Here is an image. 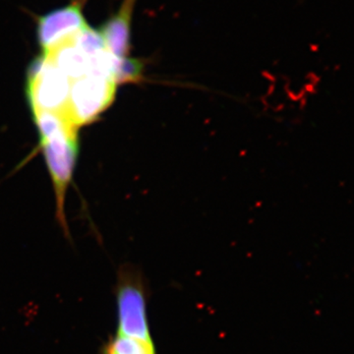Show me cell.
<instances>
[{"instance_id": "cell-1", "label": "cell", "mask_w": 354, "mask_h": 354, "mask_svg": "<svg viewBox=\"0 0 354 354\" xmlns=\"http://www.w3.org/2000/svg\"><path fill=\"white\" fill-rule=\"evenodd\" d=\"M77 131L78 129L68 125L50 135L39 137L44 160L55 185L57 218L65 232H67L64 216L65 193L73 176L79 153Z\"/></svg>"}, {"instance_id": "cell-2", "label": "cell", "mask_w": 354, "mask_h": 354, "mask_svg": "<svg viewBox=\"0 0 354 354\" xmlns=\"http://www.w3.org/2000/svg\"><path fill=\"white\" fill-rule=\"evenodd\" d=\"M145 283L140 272L134 268H122L116 286L118 335L152 339Z\"/></svg>"}, {"instance_id": "cell-3", "label": "cell", "mask_w": 354, "mask_h": 354, "mask_svg": "<svg viewBox=\"0 0 354 354\" xmlns=\"http://www.w3.org/2000/svg\"><path fill=\"white\" fill-rule=\"evenodd\" d=\"M116 88L118 85L111 79L88 72L72 81L68 101L62 113L77 129L88 124L109 108Z\"/></svg>"}, {"instance_id": "cell-4", "label": "cell", "mask_w": 354, "mask_h": 354, "mask_svg": "<svg viewBox=\"0 0 354 354\" xmlns=\"http://www.w3.org/2000/svg\"><path fill=\"white\" fill-rule=\"evenodd\" d=\"M71 81L44 53L32 60L28 70L26 94L32 113H62L68 101Z\"/></svg>"}, {"instance_id": "cell-5", "label": "cell", "mask_w": 354, "mask_h": 354, "mask_svg": "<svg viewBox=\"0 0 354 354\" xmlns=\"http://www.w3.org/2000/svg\"><path fill=\"white\" fill-rule=\"evenodd\" d=\"M86 0H72L37 18L36 34L41 53H48L69 41L88 26L84 16Z\"/></svg>"}, {"instance_id": "cell-6", "label": "cell", "mask_w": 354, "mask_h": 354, "mask_svg": "<svg viewBox=\"0 0 354 354\" xmlns=\"http://www.w3.org/2000/svg\"><path fill=\"white\" fill-rule=\"evenodd\" d=\"M137 0H123L118 12L113 14L100 28L106 50L113 57H129L131 50V23Z\"/></svg>"}, {"instance_id": "cell-7", "label": "cell", "mask_w": 354, "mask_h": 354, "mask_svg": "<svg viewBox=\"0 0 354 354\" xmlns=\"http://www.w3.org/2000/svg\"><path fill=\"white\" fill-rule=\"evenodd\" d=\"M104 354H157L153 339L116 335L104 348Z\"/></svg>"}, {"instance_id": "cell-8", "label": "cell", "mask_w": 354, "mask_h": 354, "mask_svg": "<svg viewBox=\"0 0 354 354\" xmlns=\"http://www.w3.org/2000/svg\"><path fill=\"white\" fill-rule=\"evenodd\" d=\"M145 64L143 60L130 57L118 58L114 57L113 78L118 84L138 83L143 80Z\"/></svg>"}]
</instances>
